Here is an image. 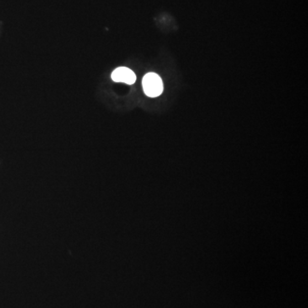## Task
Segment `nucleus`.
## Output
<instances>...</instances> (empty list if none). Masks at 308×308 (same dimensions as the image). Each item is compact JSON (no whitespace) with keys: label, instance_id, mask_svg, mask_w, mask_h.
<instances>
[{"label":"nucleus","instance_id":"1","mask_svg":"<svg viewBox=\"0 0 308 308\" xmlns=\"http://www.w3.org/2000/svg\"><path fill=\"white\" fill-rule=\"evenodd\" d=\"M143 89L146 95L154 98L163 92V81L157 74L148 73L144 76L142 81Z\"/></svg>","mask_w":308,"mask_h":308},{"label":"nucleus","instance_id":"2","mask_svg":"<svg viewBox=\"0 0 308 308\" xmlns=\"http://www.w3.org/2000/svg\"><path fill=\"white\" fill-rule=\"evenodd\" d=\"M112 79L116 82H124L132 85L136 81V76L129 68L120 67L112 72Z\"/></svg>","mask_w":308,"mask_h":308}]
</instances>
